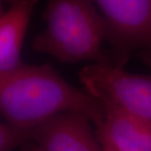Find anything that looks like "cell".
I'll return each mask as SVG.
<instances>
[{
	"instance_id": "cell-1",
	"label": "cell",
	"mask_w": 151,
	"mask_h": 151,
	"mask_svg": "<svg viewBox=\"0 0 151 151\" xmlns=\"http://www.w3.org/2000/svg\"><path fill=\"white\" fill-rule=\"evenodd\" d=\"M77 113L103 124V103L77 90L49 65H23L0 72V113L8 124L32 131L57 114Z\"/></svg>"
},
{
	"instance_id": "cell-2",
	"label": "cell",
	"mask_w": 151,
	"mask_h": 151,
	"mask_svg": "<svg viewBox=\"0 0 151 151\" xmlns=\"http://www.w3.org/2000/svg\"><path fill=\"white\" fill-rule=\"evenodd\" d=\"M45 19L46 28L35 39V50L65 63L103 60L107 25L93 0H49Z\"/></svg>"
},
{
	"instance_id": "cell-3",
	"label": "cell",
	"mask_w": 151,
	"mask_h": 151,
	"mask_svg": "<svg viewBox=\"0 0 151 151\" xmlns=\"http://www.w3.org/2000/svg\"><path fill=\"white\" fill-rule=\"evenodd\" d=\"M86 92L102 103H110L151 125V75L131 74L105 60L81 69Z\"/></svg>"
},
{
	"instance_id": "cell-4",
	"label": "cell",
	"mask_w": 151,
	"mask_h": 151,
	"mask_svg": "<svg viewBox=\"0 0 151 151\" xmlns=\"http://www.w3.org/2000/svg\"><path fill=\"white\" fill-rule=\"evenodd\" d=\"M102 11L107 35L122 45L144 48L151 61V0H93Z\"/></svg>"
},
{
	"instance_id": "cell-5",
	"label": "cell",
	"mask_w": 151,
	"mask_h": 151,
	"mask_svg": "<svg viewBox=\"0 0 151 151\" xmlns=\"http://www.w3.org/2000/svg\"><path fill=\"white\" fill-rule=\"evenodd\" d=\"M88 120L77 113L55 115L33 129L27 151H103Z\"/></svg>"
},
{
	"instance_id": "cell-6",
	"label": "cell",
	"mask_w": 151,
	"mask_h": 151,
	"mask_svg": "<svg viewBox=\"0 0 151 151\" xmlns=\"http://www.w3.org/2000/svg\"><path fill=\"white\" fill-rule=\"evenodd\" d=\"M104 119L98 140L113 151H151V125L113 104L103 103Z\"/></svg>"
},
{
	"instance_id": "cell-7",
	"label": "cell",
	"mask_w": 151,
	"mask_h": 151,
	"mask_svg": "<svg viewBox=\"0 0 151 151\" xmlns=\"http://www.w3.org/2000/svg\"><path fill=\"white\" fill-rule=\"evenodd\" d=\"M8 1V9L0 15V72L21 65L23 42L38 0Z\"/></svg>"
},
{
	"instance_id": "cell-8",
	"label": "cell",
	"mask_w": 151,
	"mask_h": 151,
	"mask_svg": "<svg viewBox=\"0 0 151 151\" xmlns=\"http://www.w3.org/2000/svg\"><path fill=\"white\" fill-rule=\"evenodd\" d=\"M32 131L16 129L9 124L0 123V151H13L28 142Z\"/></svg>"
},
{
	"instance_id": "cell-9",
	"label": "cell",
	"mask_w": 151,
	"mask_h": 151,
	"mask_svg": "<svg viewBox=\"0 0 151 151\" xmlns=\"http://www.w3.org/2000/svg\"><path fill=\"white\" fill-rule=\"evenodd\" d=\"M101 146H102V150H103V151H113L111 149H109L108 147H107V146L102 145H101Z\"/></svg>"
},
{
	"instance_id": "cell-10",
	"label": "cell",
	"mask_w": 151,
	"mask_h": 151,
	"mask_svg": "<svg viewBox=\"0 0 151 151\" xmlns=\"http://www.w3.org/2000/svg\"><path fill=\"white\" fill-rule=\"evenodd\" d=\"M3 0H0V15L3 14Z\"/></svg>"
}]
</instances>
